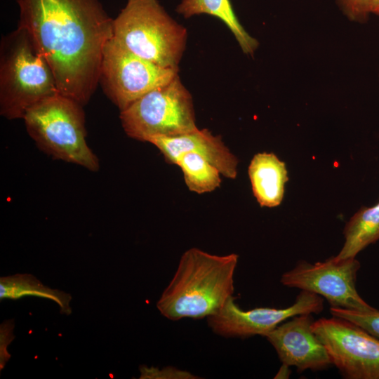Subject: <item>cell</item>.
<instances>
[{
  "mask_svg": "<svg viewBox=\"0 0 379 379\" xmlns=\"http://www.w3.org/2000/svg\"><path fill=\"white\" fill-rule=\"evenodd\" d=\"M14 321L7 320L4 321L0 328V367L1 370L4 368L7 361L10 359L8 352V346L14 339L13 335Z\"/></svg>",
  "mask_w": 379,
  "mask_h": 379,
  "instance_id": "cell-21",
  "label": "cell"
},
{
  "mask_svg": "<svg viewBox=\"0 0 379 379\" xmlns=\"http://www.w3.org/2000/svg\"><path fill=\"white\" fill-rule=\"evenodd\" d=\"M371 13L379 16V0H371Z\"/></svg>",
  "mask_w": 379,
  "mask_h": 379,
  "instance_id": "cell-22",
  "label": "cell"
},
{
  "mask_svg": "<svg viewBox=\"0 0 379 379\" xmlns=\"http://www.w3.org/2000/svg\"><path fill=\"white\" fill-rule=\"evenodd\" d=\"M239 255H218L196 247L183 253L157 307L166 318L202 319L216 313L233 296Z\"/></svg>",
  "mask_w": 379,
  "mask_h": 379,
  "instance_id": "cell-2",
  "label": "cell"
},
{
  "mask_svg": "<svg viewBox=\"0 0 379 379\" xmlns=\"http://www.w3.org/2000/svg\"><path fill=\"white\" fill-rule=\"evenodd\" d=\"M125 133L147 142L154 136H176L198 129L192 97L179 75L120 112Z\"/></svg>",
  "mask_w": 379,
  "mask_h": 379,
  "instance_id": "cell-6",
  "label": "cell"
},
{
  "mask_svg": "<svg viewBox=\"0 0 379 379\" xmlns=\"http://www.w3.org/2000/svg\"><path fill=\"white\" fill-rule=\"evenodd\" d=\"M349 19L364 22L371 13V0H337Z\"/></svg>",
  "mask_w": 379,
  "mask_h": 379,
  "instance_id": "cell-20",
  "label": "cell"
},
{
  "mask_svg": "<svg viewBox=\"0 0 379 379\" xmlns=\"http://www.w3.org/2000/svg\"><path fill=\"white\" fill-rule=\"evenodd\" d=\"M113 38L143 59L179 70L187 31L158 0H128L114 19Z\"/></svg>",
  "mask_w": 379,
  "mask_h": 379,
  "instance_id": "cell-4",
  "label": "cell"
},
{
  "mask_svg": "<svg viewBox=\"0 0 379 379\" xmlns=\"http://www.w3.org/2000/svg\"><path fill=\"white\" fill-rule=\"evenodd\" d=\"M343 233L345 241L335 256L337 260L355 258L364 248L379 240V202L361 207L347 222Z\"/></svg>",
  "mask_w": 379,
  "mask_h": 379,
  "instance_id": "cell-15",
  "label": "cell"
},
{
  "mask_svg": "<svg viewBox=\"0 0 379 379\" xmlns=\"http://www.w3.org/2000/svg\"><path fill=\"white\" fill-rule=\"evenodd\" d=\"M147 142L159 149L168 164H175L182 154L192 152L204 157L225 177L230 179L237 177L238 159L220 135H213L208 129L198 128L176 136H154Z\"/></svg>",
  "mask_w": 379,
  "mask_h": 379,
  "instance_id": "cell-12",
  "label": "cell"
},
{
  "mask_svg": "<svg viewBox=\"0 0 379 379\" xmlns=\"http://www.w3.org/2000/svg\"><path fill=\"white\" fill-rule=\"evenodd\" d=\"M175 11L185 18L201 14L218 18L232 32L245 54H253L258 46V41L239 22L230 0H181Z\"/></svg>",
  "mask_w": 379,
  "mask_h": 379,
  "instance_id": "cell-14",
  "label": "cell"
},
{
  "mask_svg": "<svg viewBox=\"0 0 379 379\" xmlns=\"http://www.w3.org/2000/svg\"><path fill=\"white\" fill-rule=\"evenodd\" d=\"M36 145L55 159L97 171L99 161L88 147L83 106L58 93L34 105L23 117Z\"/></svg>",
  "mask_w": 379,
  "mask_h": 379,
  "instance_id": "cell-5",
  "label": "cell"
},
{
  "mask_svg": "<svg viewBox=\"0 0 379 379\" xmlns=\"http://www.w3.org/2000/svg\"><path fill=\"white\" fill-rule=\"evenodd\" d=\"M177 75L178 69L161 67L143 59L112 37L102 52L99 84L121 112Z\"/></svg>",
  "mask_w": 379,
  "mask_h": 379,
  "instance_id": "cell-7",
  "label": "cell"
},
{
  "mask_svg": "<svg viewBox=\"0 0 379 379\" xmlns=\"http://www.w3.org/2000/svg\"><path fill=\"white\" fill-rule=\"evenodd\" d=\"M332 316L344 319L357 325L371 335L379 338V311H359L331 307Z\"/></svg>",
  "mask_w": 379,
  "mask_h": 379,
  "instance_id": "cell-18",
  "label": "cell"
},
{
  "mask_svg": "<svg viewBox=\"0 0 379 379\" xmlns=\"http://www.w3.org/2000/svg\"><path fill=\"white\" fill-rule=\"evenodd\" d=\"M248 172L253 193L260 205L279 206L288 180L285 163L273 153H258L251 161Z\"/></svg>",
  "mask_w": 379,
  "mask_h": 379,
  "instance_id": "cell-13",
  "label": "cell"
},
{
  "mask_svg": "<svg viewBox=\"0 0 379 379\" xmlns=\"http://www.w3.org/2000/svg\"><path fill=\"white\" fill-rule=\"evenodd\" d=\"M18 26L48 63L60 93L82 106L99 83L113 21L100 0H16Z\"/></svg>",
  "mask_w": 379,
  "mask_h": 379,
  "instance_id": "cell-1",
  "label": "cell"
},
{
  "mask_svg": "<svg viewBox=\"0 0 379 379\" xmlns=\"http://www.w3.org/2000/svg\"><path fill=\"white\" fill-rule=\"evenodd\" d=\"M182 170L189 190L204 194L219 187L221 183L220 171L202 156L192 152L182 154L176 161Z\"/></svg>",
  "mask_w": 379,
  "mask_h": 379,
  "instance_id": "cell-17",
  "label": "cell"
},
{
  "mask_svg": "<svg viewBox=\"0 0 379 379\" xmlns=\"http://www.w3.org/2000/svg\"><path fill=\"white\" fill-rule=\"evenodd\" d=\"M324 299L319 295L303 291L292 305L286 308L256 307L241 310L231 296L214 314L207 317L212 331L225 338H245L265 336L284 321L303 314H318L323 310Z\"/></svg>",
  "mask_w": 379,
  "mask_h": 379,
  "instance_id": "cell-10",
  "label": "cell"
},
{
  "mask_svg": "<svg viewBox=\"0 0 379 379\" xmlns=\"http://www.w3.org/2000/svg\"><path fill=\"white\" fill-rule=\"evenodd\" d=\"M312 328L335 365L348 379H379V340L357 325L333 316Z\"/></svg>",
  "mask_w": 379,
  "mask_h": 379,
  "instance_id": "cell-8",
  "label": "cell"
},
{
  "mask_svg": "<svg viewBox=\"0 0 379 379\" xmlns=\"http://www.w3.org/2000/svg\"><path fill=\"white\" fill-rule=\"evenodd\" d=\"M313 321L310 314L297 315L264 336L284 365L298 371H321L333 365L326 348L312 328Z\"/></svg>",
  "mask_w": 379,
  "mask_h": 379,
  "instance_id": "cell-11",
  "label": "cell"
},
{
  "mask_svg": "<svg viewBox=\"0 0 379 379\" xmlns=\"http://www.w3.org/2000/svg\"><path fill=\"white\" fill-rule=\"evenodd\" d=\"M140 377L143 379H196L199 378L187 371L173 366H166L161 369L147 366H140Z\"/></svg>",
  "mask_w": 379,
  "mask_h": 379,
  "instance_id": "cell-19",
  "label": "cell"
},
{
  "mask_svg": "<svg viewBox=\"0 0 379 379\" xmlns=\"http://www.w3.org/2000/svg\"><path fill=\"white\" fill-rule=\"evenodd\" d=\"M27 295L51 300L58 305L61 314L69 315L72 313L70 294L44 286L32 274H16L0 278L1 300H15Z\"/></svg>",
  "mask_w": 379,
  "mask_h": 379,
  "instance_id": "cell-16",
  "label": "cell"
},
{
  "mask_svg": "<svg viewBox=\"0 0 379 379\" xmlns=\"http://www.w3.org/2000/svg\"><path fill=\"white\" fill-rule=\"evenodd\" d=\"M359 262L355 258L337 260L331 257L324 262H299L294 268L284 272L280 279L286 287L314 293L333 307L359 311L375 308L368 304L356 288Z\"/></svg>",
  "mask_w": 379,
  "mask_h": 379,
  "instance_id": "cell-9",
  "label": "cell"
},
{
  "mask_svg": "<svg viewBox=\"0 0 379 379\" xmlns=\"http://www.w3.org/2000/svg\"><path fill=\"white\" fill-rule=\"evenodd\" d=\"M60 93L53 72L29 33L18 28L0 44V114L23 119L40 101Z\"/></svg>",
  "mask_w": 379,
  "mask_h": 379,
  "instance_id": "cell-3",
  "label": "cell"
}]
</instances>
